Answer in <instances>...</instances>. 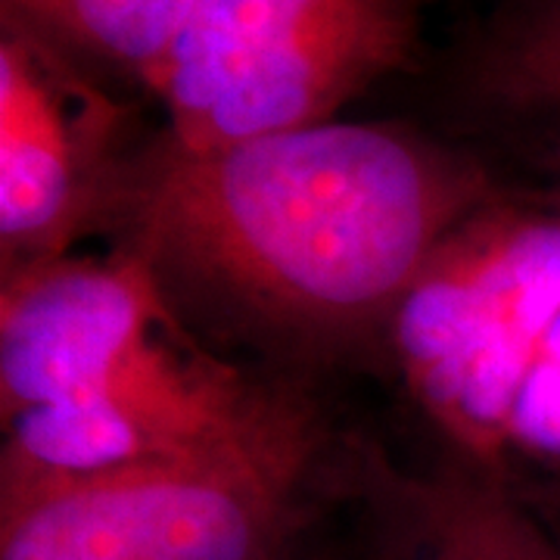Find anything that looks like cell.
<instances>
[{"instance_id": "5b68a950", "label": "cell", "mask_w": 560, "mask_h": 560, "mask_svg": "<svg viewBox=\"0 0 560 560\" xmlns=\"http://www.w3.org/2000/svg\"><path fill=\"white\" fill-rule=\"evenodd\" d=\"M408 0H202L150 88L184 150L327 125L411 50Z\"/></svg>"}, {"instance_id": "6da1fadb", "label": "cell", "mask_w": 560, "mask_h": 560, "mask_svg": "<svg viewBox=\"0 0 560 560\" xmlns=\"http://www.w3.org/2000/svg\"><path fill=\"white\" fill-rule=\"evenodd\" d=\"M495 197L477 162L389 125L327 121L125 153L103 221L160 271L283 334L386 327L440 243Z\"/></svg>"}, {"instance_id": "3957f363", "label": "cell", "mask_w": 560, "mask_h": 560, "mask_svg": "<svg viewBox=\"0 0 560 560\" xmlns=\"http://www.w3.org/2000/svg\"><path fill=\"white\" fill-rule=\"evenodd\" d=\"M393 359L464 460L560 470V202L492 197L386 324Z\"/></svg>"}, {"instance_id": "9c48e42d", "label": "cell", "mask_w": 560, "mask_h": 560, "mask_svg": "<svg viewBox=\"0 0 560 560\" xmlns=\"http://www.w3.org/2000/svg\"><path fill=\"white\" fill-rule=\"evenodd\" d=\"M474 97L504 113H560V0H521L467 62Z\"/></svg>"}, {"instance_id": "7a4b0ae2", "label": "cell", "mask_w": 560, "mask_h": 560, "mask_svg": "<svg viewBox=\"0 0 560 560\" xmlns=\"http://www.w3.org/2000/svg\"><path fill=\"white\" fill-rule=\"evenodd\" d=\"M275 393L184 327L135 249L3 275L0 504L219 445Z\"/></svg>"}, {"instance_id": "ba28073f", "label": "cell", "mask_w": 560, "mask_h": 560, "mask_svg": "<svg viewBox=\"0 0 560 560\" xmlns=\"http://www.w3.org/2000/svg\"><path fill=\"white\" fill-rule=\"evenodd\" d=\"M200 3L202 0H3V13L54 47L79 50L150 84Z\"/></svg>"}, {"instance_id": "277c9868", "label": "cell", "mask_w": 560, "mask_h": 560, "mask_svg": "<svg viewBox=\"0 0 560 560\" xmlns=\"http://www.w3.org/2000/svg\"><path fill=\"white\" fill-rule=\"evenodd\" d=\"M320 427L278 386L237 436L0 504V560H287Z\"/></svg>"}, {"instance_id": "30bf717a", "label": "cell", "mask_w": 560, "mask_h": 560, "mask_svg": "<svg viewBox=\"0 0 560 560\" xmlns=\"http://www.w3.org/2000/svg\"><path fill=\"white\" fill-rule=\"evenodd\" d=\"M555 162H558V168H560V140L555 143Z\"/></svg>"}, {"instance_id": "8992f818", "label": "cell", "mask_w": 560, "mask_h": 560, "mask_svg": "<svg viewBox=\"0 0 560 560\" xmlns=\"http://www.w3.org/2000/svg\"><path fill=\"white\" fill-rule=\"evenodd\" d=\"M119 109L66 69L60 47L7 20L0 40L3 275L66 256L101 224L125 153Z\"/></svg>"}, {"instance_id": "52a82bcc", "label": "cell", "mask_w": 560, "mask_h": 560, "mask_svg": "<svg viewBox=\"0 0 560 560\" xmlns=\"http://www.w3.org/2000/svg\"><path fill=\"white\" fill-rule=\"evenodd\" d=\"M399 504L405 560H560V529L511 486L470 460L405 482Z\"/></svg>"}]
</instances>
